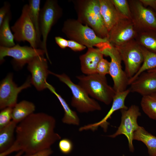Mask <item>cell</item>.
I'll list each match as a JSON object with an SVG mask.
<instances>
[{
  "label": "cell",
  "mask_w": 156,
  "mask_h": 156,
  "mask_svg": "<svg viewBox=\"0 0 156 156\" xmlns=\"http://www.w3.org/2000/svg\"><path fill=\"white\" fill-rule=\"evenodd\" d=\"M55 124V120L51 116L44 113L31 114L17 125L13 143L0 153V156H6L20 151L29 155L51 148L61 138L54 131Z\"/></svg>",
  "instance_id": "cell-1"
},
{
  "label": "cell",
  "mask_w": 156,
  "mask_h": 156,
  "mask_svg": "<svg viewBox=\"0 0 156 156\" xmlns=\"http://www.w3.org/2000/svg\"><path fill=\"white\" fill-rule=\"evenodd\" d=\"M72 2L77 19L92 28L99 37L107 38L108 32L101 13L99 0H75Z\"/></svg>",
  "instance_id": "cell-2"
},
{
  "label": "cell",
  "mask_w": 156,
  "mask_h": 156,
  "mask_svg": "<svg viewBox=\"0 0 156 156\" xmlns=\"http://www.w3.org/2000/svg\"><path fill=\"white\" fill-rule=\"evenodd\" d=\"M95 46L100 50L103 55L109 56L111 59L109 74L113 81V88L116 92L126 90L129 85V79L122 69V58L117 48L108 41L100 43Z\"/></svg>",
  "instance_id": "cell-3"
},
{
  "label": "cell",
  "mask_w": 156,
  "mask_h": 156,
  "mask_svg": "<svg viewBox=\"0 0 156 156\" xmlns=\"http://www.w3.org/2000/svg\"><path fill=\"white\" fill-rule=\"evenodd\" d=\"M77 78L79 85L93 98L107 105L112 101L116 92L108 85L105 76L96 73L77 76Z\"/></svg>",
  "instance_id": "cell-4"
},
{
  "label": "cell",
  "mask_w": 156,
  "mask_h": 156,
  "mask_svg": "<svg viewBox=\"0 0 156 156\" xmlns=\"http://www.w3.org/2000/svg\"><path fill=\"white\" fill-rule=\"evenodd\" d=\"M62 31L70 40L76 41L88 48L108 41L107 38L98 36L92 28L77 19L70 18L66 20L64 23Z\"/></svg>",
  "instance_id": "cell-5"
},
{
  "label": "cell",
  "mask_w": 156,
  "mask_h": 156,
  "mask_svg": "<svg viewBox=\"0 0 156 156\" xmlns=\"http://www.w3.org/2000/svg\"><path fill=\"white\" fill-rule=\"evenodd\" d=\"M50 74L56 77L66 84L71 91L73 96L71 104L80 113H88L101 110V107L95 100L90 98L85 90L80 85L74 83L65 74H58L50 71Z\"/></svg>",
  "instance_id": "cell-6"
},
{
  "label": "cell",
  "mask_w": 156,
  "mask_h": 156,
  "mask_svg": "<svg viewBox=\"0 0 156 156\" xmlns=\"http://www.w3.org/2000/svg\"><path fill=\"white\" fill-rule=\"evenodd\" d=\"M62 14V9L55 0H47L40 12V28L42 37L41 49L44 51L46 56L51 64L47 47V37L52 27L61 17Z\"/></svg>",
  "instance_id": "cell-7"
},
{
  "label": "cell",
  "mask_w": 156,
  "mask_h": 156,
  "mask_svg": "<svg viewBox=\"0 0 156 156\" xmlns=\"http://www.w3.org/2000/svg\"><path fill=\"white\" fill-rule=\"evenodd\" d=\"M11 29L16 42L26 41L32 48L39 49L36 31L29 15L28 4L23 6L20 16Z\"/></svg>",
  "instance_id": "cell-8"
},
{
  "label": "cell",
  "mask_w": 156,
  "mask_h": 156,
  "mask_svg": "<svg viewBox=\"0 0 156 156\" xmlns=\"http://www.w3.org/2000/svg\"><path fill=\"white\" fill-rule=\"evenodd\" d=\"M115 47L120 53L125 65V71L129 79L137 73L143 63L141 47L133 39Z\"/></svg>",
  "instance_id": "cell-9"
},
{
  "label": "cell",
  "mask_w": 156,
  "mask_h": 156,
  "mask_svg": "<svg viewBox=\"0 0 156 156\" xmlns=\"http://www.w3.org/2000/svg\"><path fill=\"white\" fill-rule=\"evenodd\" d=\"M120 110L121 114L120 124L116 132L108 137L114 138L119 135H124L128 140L129 151L133 153L134 151L133 143V134L139 126L137 119L141 116V113L139 107L135 105H132L127 109Z\"/></svg>",
  "instance_id": "cell-10"
},
{
  "label": "cell",
  "mask_w": 156,
  "mask_h": 156,
  "mask_svg": "<svg viewBox=\"0 0 156 156\" xmlns=\"http://www.w3.org/2000/svg\"><path fill=\"white\" fill-rule=\"evenodd\" d=\"M131 20L138 33L156 31V16L139 0L128 1Z\"/></svg>",
  "instance_id": "cell-11"
},
{
  "label": "cell",
  "mask_w": 156,
  "mask_h": 156,
  "mask_svg": "<svg viewBox=\"0 0 156 156\" xmlns=\"http://www.w3.org/2000/svg\"><path fill=\"white\" fill-rule=\"evenodd\" d=\"M45 52L40 49H34L31 47L20 46L17 44L10 47L0 46V61L1 63L4 58L10 56L13 58V63L14 66L22 68L26 64L38 56H44Z\"/></svg>",
  "instance_id": "cell-12"
},
{
  "label": "cell",
  "mask_w": 156,
  "mask_h": 156,
  "mask_svg": "<svg viewBox=\"0 0 156 156\" xmlns=\"http://www.w3.org/2000/svg\"><path fill=\"white\" fill-rule=\"evenodd\" d=\"M12 73L8 74L1 82L0 84V109L7 107L13 108L16 105L18 95L22 90L31 86V77L20 86L13 81Z\"/></svg>",
  "instance_id": "cell-13"
},
{
  "label": "cell",
  "mask_w": 156,
  "mask_h": 156,
  "mask_svg": "<svg viewBox=\"0 0 156 156\" xmlns=\"http://www.w3.org/2000/svg\"><path fill=\"white\" fill-rule=\"evenodd\" d=\"M137 34L131 20L124 18L109 31L107 39L111 44L116 47L135 39Z\"/></svg>",
  "instance_id": "cell-14"
},
{
  "label": "cell",
  "mask_w": 156,
  "mask_h": 156,
  "mask_svg": "<svg viewBox=\"0 0 156 156\" xmlns=\"http://www.w3.org/2000/svg\"><path fill=\"white\" fill-rule=\"evenodd\" d=\"M27 69L31 73V81L38 91L47 88V78L50 71L48 69L47 60L44 56H38L28 64Z\"/></svg>",
  "instance_id": "cell-15"
},
{
  "label": "cell",
  "mask_w": 156,
  "mask_h": 156,
  "mask_svg": "<svg viewBox=\"0 0 156 156\" xmlns=\"http://www.w3.org/2000/svg\"><path fill=\"white\" fill-rule=\"evenodd\" d=\"M129 89L121 92H116L114 96L112 103L111 108L105 116L101 120L98 122L85 125L80 127V131L84 130H91L93 131L97 129L99 127H102L104 132H106L109 125L107 120L110 118L112 115L116 111L121 109H127L128 107L125 105V101L126 98L130 92Z\"/></svg>",
  "instance_id": "cell-16"
},
{
  "label": "cell",
  "mask_w": 156,
  "mask_h": 156,
  "mask_svg": "<svg viewBox=\"0 0 156 156\" xmlns=\"http://www.w3.org/2000/svg\"><path fill=\"white\" fill-rule=\"evenodd\" d=\"M141 74L130 84L131 92L142 96L156 93V73L146 71Z\"/></svg>",
  "instance_id": "cell-17"
},
{
  "label": "cell",
  "mask_w": 156,
  "mask_h": 156,
  "mask_svg": "<svg viewBox=\"0 0 156 156\" xmlns=\"http://www.w3.org/2000/svg\"><path fill=\"white\" fill-rule=\"evenodd\" d=\"M88 48L86 52L80 56L79 59L81 71L85 74L90 75L96 73L97 65L103 58L104 55L97 48Z\"/></svg>",
  "instance_id": "cell-18"
},
{
  "label": "cell",
  "mask_w": 156,
  "mask_h": 156,
  "mask_svg": "<svg viewBox=\"0 0 156 156\" xmlns=\"http://www.w3.org/2000/svg\"><path fill=\"white\" fill-rule=\"evenodd\" d=\"M100 12L109 32L119 21L126 18L118 11L111 0H99Z\"/></svg>",
  "instance_id": "cell-19"
},
{
  "label": "cell",
  "mask_w": 156,
  "mask_h": 156,
  "mask_svg": "<svg viewBox=\"0 0 156 156\" xmlns=\"http://www.w3.org/2000/svg\"><path fill=\"white\" fill-rule=\"evenodd\" d=\"M46 87L56 96L63 107L64 115L62 119V122L68 125H79L80 120L76 112L70 108L65 100L56 92L53 86L47 82Z\"/></svg>",
  "instance_id": "cell-20"
},
{
  "label": "cell",
  "mask_w": 156,
  "mask_h": 156,
  "mask_svg": "<svg viewBox=\"0 0 156 156\" xmlns=\"http://www.w3.org/2000/svg\"><path fill=\"white\" fill-rule=\"evenodd\" d=\"M133 140L140 141L146 146L149 156H156V136L139 126L134 133Z\"/></svg>",
  "instance_id": "cell-21"
},
{
  "label": "cell",
  "mask_w": 156,
  "mask_h": 156,
  "mask_svg": "<svg viewBox=\"0 0 156 156\" xmlns=\"http://www.w3.org/2000/svg\"><path fill=\"white\" fill-rule=\"evenodd\" d=\"M35 109V107L33 103L22 101L17 103L13 108L12 120L17 123H19L33 113Z\"/></svg>",
  "instance_id": "cell-22"
},
{
  "label": "cell",
  "mask_w": 156,
  "mask_h": 156,
  "mask_svg": "<svg viewBox=\"0 0 156 156\" xmlns=\"http://www.w3.org/2000/svg\"><path fill=\"white\" fill-rule=\"evenodd\" d=\"M17 123L13 120L7 126L0 129V153L9 148L14 140V133Z\"/></svg>",
  "instance_id": "cell-23"
},
{
  "label": "cell",
  "mask_w": 156,
  "mask_h": 156,
  "mask_svg": "<svg viewBox=\"0 0 156 156\" xmlns=\"http://www.w3.org/2000/svg\"><path fill=\"white\" fill-rule=\"evenodd\" d=\"M40 2V0H30L28 4L29 15L36 31L39 48L41 49L42 36L39 24Z\"/></svg>",
  "instance_id": "cell-24"
},
{
  "label": "cell",
  "mask_w": 156,
  "mask_h": 156,
  "mask_svg": "<svg viewBox=\"0 0 156 156\" xmlns=\"http://www.w3.org/2000/svg\"><path fill=\"white\" fill-rule=\"evenodd\" d=\"M11 18V13L5 18L0 26V46L7 47L15 45L14 34L12 33L9 25Z\"/></svg>",
  "instance_id": "cell-25"
},
{
  "label": "cell",
  "mask_w": 156,
  "mask_h": 156,
  "mask_svg": "<svg viewBox=\"0 0 156 156\" xmlns=\"http://www.w3.org/2000/svg\"><path fill=\"white\" fill-rule=\"evenodd\" d=\"M141 47L144 57L143 62L137 73L129 79V85H130L143 72L156 67V53Z\"/></svg>",
  "instance_id": "cell-26"
},
{
  "label": "cell",
  "mask_w": 156,
  "mask_h": 156,
  "mask_svg": "<svg viewBox=\"0 0 156 156\" xmlns=\"http://www.w3.org/2000/svg\"><path fill=\"white\" fill-rule=\"evenodd\" d=\"M140 105L144 113L150 118L156 120V93L142 96Z\"/></svg>",
  "instance_id": "cell-27"
},
{
  "label": "cell",
  "mask_w": 156,
  "mask_h": 156,
  "mask_svg": "<svg viewBox=\"0 0 156 156\" xmlns=\"http://www.w3.org/2000/svg\"><path fill=\"white\" fill-rule=\"evenodd\" d=\"M135 39L141 46L156 53V37L149 31L138 33Z\"/></svg>",
  "instance_id": "cell-28"
},
{
  "label": "cell",
  "mask_w": 156,
  "mask_h": 156,
  "mask_svg": "<svg viewBox=\"0 0 156 156\" xmlns=\"http://www.w3.org/2000/svg\"><path fill=\"white\" fill-rule=\"evenodd\" d=\"M119 13L125 18L131 20V12L128 1L111 0Z\"/></svg>",
  "instance_id": "cell-29"
},
{
  "label": "cell",
  "mask_w": 156,
  "mask_h": 156,
  "mask_svg": "<svg viewBox=\"0 0 156 156\" xmlns=\"http://www.w3.org/2000/svg\"><path fill=\"white\" fill-rule=\"evenodd\" d=\"M13 108L7 107L2 109L0 113V129L8 125L12 119Z\"/></svg>",
  "instance_id": "cell-30"
},
{
  "label": "cell",
  "mask_w": 156,
  "mask_h": 156,
  "mask_svg": "<svg viewBox=\"0 0 156 156\" xmlns=\"http://www.w3.org/2000/svg\"><path fill=\"white\" fill-rule=\"evenodd\" d=\"M59 149L63 153L68 154L70 153L72 151L73 145L72 141L67 138L61 139L58 144Z\"/></svg>",
  "instance_id": "cell-31"
},
{
  "label": "cell",
  "mask_w": 156,
  "mask_h": 156,
  "mask_svg": "<svg viewBox=\"0 0 156 156\" xmlns=\"http://www.w3.org/2000/svg\"><path fill=\"white\" fill-rule=\"evenodd\" d=\"M110 62L103 58L99 63L96 69V73L103 76H105L109 74Z\"/></svg>",
  "instance_id": "cell-32"
},
{
  "label": "cell",
  "mask_w": 156,
  "mask_h": 156,
  "mask_svg": "<svg viewBox=\"0 0 156 156\" xmlns=\"http://www.w3.org/2000/svg\"><path fill=\"white\" fill-rule=\"evenodd\" d=\"M10 5L8 2H5L2 7L0 9V26L2 24L5 17L10 12Z\"/></svg>",
  "instance_id": "cell-33"
},
{
  "label": "cell",
  "mask_w": 156,
  "mask_h": 156,
  "mask_svg": "<svg viewBox=\"0 0 156 156\" xmlns=\"http://www.w3.org/2000/svg\"><path fill=\"white\" fill-rule=\"evenodd\" d=\"M68 47L73 51H81L86 48V47L76 41L68 40Z\"/></svg>",
  "instance_id": "cell-34"
},
{
  "label": "cell",
  "mask_w": 156,
  "mask_h": 156,
  "mask_svg": "<svg viewBox=\"0 0 156 156\" xmlns=\"http://www.w3.org/2000/svg\"><path fill=\"white\" fill-rule=\"evenodd\" d=\"M53 153L51 148L40 151L30 155H25L23 156H50Z\"/></svg>",
  "instance_id": "cell-35"
},
{
  "label": "cell",
  "mask_w": 156,
  "mask_h": 156,
  "mask_svg": "<svg viewBox=\"0 0 156 156\" xmlns=\"http://www.w3.org/2000/svg\"><path fill=\"white\" fill-rule=\"evenodd\" d=\"M55 39L56 44L61 49H64L68 47V40L60 36L55 37Z\"/></svg>",
  "instance_id": "cell-36"
},
{
  "label": "cell",
  "mask_w": 156,
  "mask_h": 156,
  "mask_svg": "<svg viewBox=\"0 0 156 156\" xmlns=\"http://www.w3.org/2000/svg\"><path fill=\"white\" fill-rule=\"evenodd\" d=\"M145 7L150 6L156 10V0H139Z\"/></svg>",
  "instance_id": "cell-37"
},
{
  "label": "cell",
  "mask_w": 156,
  "mask_h": 156,
  "mask_svg": "<svg viewBox=\"0 0 156 156\" xmlns=\"http://www.w3.org/2000/svg\"><path fill=\"white\" fill-rule=\"evenodd\" d=\"M24 153V152L22 151H19L14 156H21Z\"/></svg>",
  "instance_id": "cell-38"
},
{
  "label": "cell",
  "mask_w": 156,
  "mask_h": 156,
  "mask_svg": "<svg viewBox=\"0 0 156 156\" xmlns=\"http://www.w3.org/2000/svg\"><path fill=\"white\" fill-rule=\"evenodd\" d=\"M147 71L153 72L156 73V67L153 68L152 69Z\"/></svg>",
  "instance_id": "cell-39"
},
{
  "label": "cell",
  "mask_w": 156,
  "mask_h": 156,
  "mask_svg": "<svg viewBox=\"0 0 156 156\" xmlns=\"http://www.w3.org/2000/svg\"><path fill=\"white\" fill-rule=\"evenodd\" d=\"M155 16H156V14H155Z\"/></svg>",
  "instance_id": "cell-40"
},
{
  "label": "cell",
  "mask_w": 156,
  "mask_h": 156,
  "mask_svg": "<svg viewBox=\"0 0 156 156\" xmlns=\"http://www.w3.org/2000/svg\"><path fill=\"white\" fill-rule=\"evenodd\" d=\"M125 156L123 155V156Z\"/></svg>",
  "instance_id": "cell-41"
},
{
  "label": "cell",
  "mask_w": 156,
  "mask_h": 156,
  "mask_svg": "<svg viewBox=\"0 0 156 156\" xmlns=\"http://www.w3.org/2000/svg\"></svg>",
  "instance_id": "cell-42"
}]
</instances>
